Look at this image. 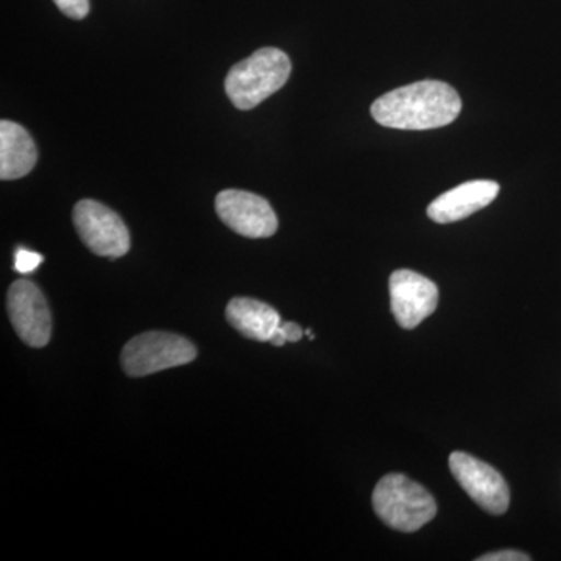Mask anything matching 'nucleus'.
<instances>
[{"mask_svg":"<svg viewBox=\"0 0 561 561\" xmlns=\"http://www.w3.org/2000/svg\"><path fill=\"white\" fill-rule=\"evenodd\" d=\"M72 220L81 242L98 256H125L130 250V232L119 214L95 201H81L73 206Z\"/></svg>","mask_w":561,"mask_h":561,"instance_id":"nucleus-5","label":"nucleus"},{"mask_svg":"<svg viewBox=\"0 0 561 561\" xmlns=\"http://www.w3.org/2000/svg\"><path fill=\"white\" fill-rule=\"evenodd\" d=\"M373 508L391 529L420 530L437 515V504L430 491L404 474H387L373 491Z\"/></svg>","mask_w":561,"mask_h":561,"instance_id":"nucleus-3","label":"nucleus"},{"mask_svg":"<svg viewBox=\"0 0 561 561\" xmlns=\"http://www.w3.org/2000/svg\"><path fill=\"white\" fill-rule=\"evenodd\" d=\"M500 190L496 181H468L435 198L427 208V216L435 224H453L467 219L493 203Z\"/></svg>","mask_w":561,"mask_h":561,"instance_id":"nucleus-10","label":"nucleus"},{"mask_svg":"<svg viewBox=\"0 0 561 561\" xmlns=\"http://www.w3.org/2000/svg\"><path fill=\"white\" fill-rule=\"evenodd\" d=\"M530 557L518 551H501L479 557L478 561H529Z\"/></svg>","mask_w":561,"mask_h":561,"instance_id":"nucleus-15","label":"nucleus"},{"mask_svg":"<svg viewBox=\"0 0 561 561\" xmlns=\"http://www.w3.org/2000/svg\"><path fill=\"white\" fill-rule=\"evenodd\" d=\"M227 320L243 337L256 342H271L273 332L283 323L272 306L253 298H234L228 302Z\"/></svg>","mask_w":561,"mask_h":561,"instance_id":"nucleus-12","label":"nucleus"},{"mask_svg":"<svg viewBox=\"0 0 561 561\" xmlns=\"http://www.w3.org/2000/svg\"><path fill=\"white\" fill-rule=\"evenodd\" d=\"M280 330H283L284 335H286L287 342H298L302 337V334H305V331H302L297 323H291V321L280 323Z\"/></svg>","mask_w":561,"mask_h":561,"instance_id":"nucleus-16","label":"nucleus"},{"mask_svg":"<svg viewBox=\"0 0 561 561\" xmlns=\"http://www.w3.org/2000/svg\"><path fill=\"white\" fill-rule=\"evenodd\" d=\"M391 312L404 330H415L438 306V287L420 273L397 271L390 276Z\"/></svg>","mask_w":561,"mask_h":561,"instance_id":"nucleus-9","label":"nucleus"},{"mask_svg":"<svg viewBox=\"0 0 561 561\" xmlns=\"http://www.w3.org/2000/svg\"><path fill=\"white\" fill-rule=\"evenodd\" d=\"M197 350L187 339L171 332L150 331L136 335L122 350V367L131 378L153 375L190 364Z\"/></svg>","mask_w":561,"mask_h":561,"instance_id":"nucleus-4","label":"nucleus"},{"mask_svg":"<svg viewBox=\"0 0 561 561\" xmlns=\"http://www.w3.org/2000/svg\"><path fill=\"white\" fill-rule=\"evenodd\" d=\"M286 342H287L286 335H284V332H283V330H280V327H279L278 330L273 332V335L271 337V343H272V345H275V346H283L284 343H286Z\"/></svg>","mask_w":561,"mask_h":561,"instance_id":"nucleus-17","label":"nucleus"},{"mask_svg":"<svg viewBox=\"0 0 561 561\" xmlns=\"http://www.w3.org/2000/svg\"><path fill=\"white\" fill-rule=\"evenodd\" d=\"M460 95L451 84L416 81L383 94L371 105L373 119L397 130H434L459 117Z\"/></svg>","mask_w":561,"mask_h":561,"instance_id":"nucleus-1","label":"nucleus"},{"mask_svg":"<svg viewBox=\"0 0 561 561\" xmlns=\"http://www.w3.org/2000/svg\"><path fill=\"white\" fill-rule=\"evenodd\" d=\"M216 210L220 220L243 238H271L278 230V217L271 203L251 192L221 191L216 197Z\"/></svg>","mask_w":561,"mask_h":561,"instance_id":"nucleus-6","label":"nucleus"},{"mask_svg":"<svg viewBox=\"0 0 561 561\" xmlns=\"http://www.w3.org/2000/svg\"><path fill=\"white\" fill-rule=\"evenodd\" d=\"M43 261L44 257L41 256V254L35 253V251L20 249L16 251V262H14V268L22 273V275H27V273L35 272Z\"/></svg>","mask_w":561,"mask_h":561,"instance_id":"nucleus-14","label":"nucleus"},{"mask_svg":"<svg viewBox=\"0 0 561 561\" xmlns=\"http://www.w3.org/2000/svg\"><path fill=\"white\" fill-rule=\"evenodd\" d=\"M449 468L461 489L467 491L468 496L479 507L491 515L507 512L511 491L500 471L465 453H453L449 457Z\"/></svg>","mask_w":561,"mask_h":561,"instance_id":"nucleus-7","label":"nucleus"},{"mask_svg":"<svg viewBox=\"0 0 561 561\" xmlns=\"http://www.w3.org/2000/svg\"><path fill=\"white\" fill-rule=\"evenodd\" d=\"M7 308L14 331L32 348H43L50 341L51 316L43 291L32 280L11 284Z\"/></svg>","mask_w":561,"mask_h":561,"instance_id":"nucleus-8","label":"nucleus"},{"mask_svg":"<svg viewBox=\"0 0 561 561\" xmlns=\"http://www.w3.org/2000/svg\"><path fill=\"white\" fill-rule=\"evenodd\" d=\"M38 160L35 142L16 122H0V179L20 180L28 175Z\"/></svg>","mask_w":561,"mask_h":561,"instance_id":"nucleus-11","label":"nucleus"},{"mask_svg":"<svg viewBox=\"0 0 561 561\" xmlns=\"http://www.w3.org/2000/svg\"><path fill=\"white\" fill-rule=\"evenodd\" d=\"M54 2L70 20H84L90 13V0H54Z\"/></svg>","mask_w":561,"mask_h":561,"instance_id":"nucleus-13","label":"nucleus"},{"mask_svg":"<svg viewBox=\"0 0 561 561\" xmlns=\"http://www.w3.org/2000/svg\"><path fill=\"white\" fill-rule=\"evenodd\" d=\"M290 72V58L283 50L264 47L232 66L225 80V90L236 108L253 110L279 91L289 80Z\"/></svg>","mask_w":561,"mask_h":561,"instance_id":"nucleus-2","label":"nucleus"}]
</instances>
